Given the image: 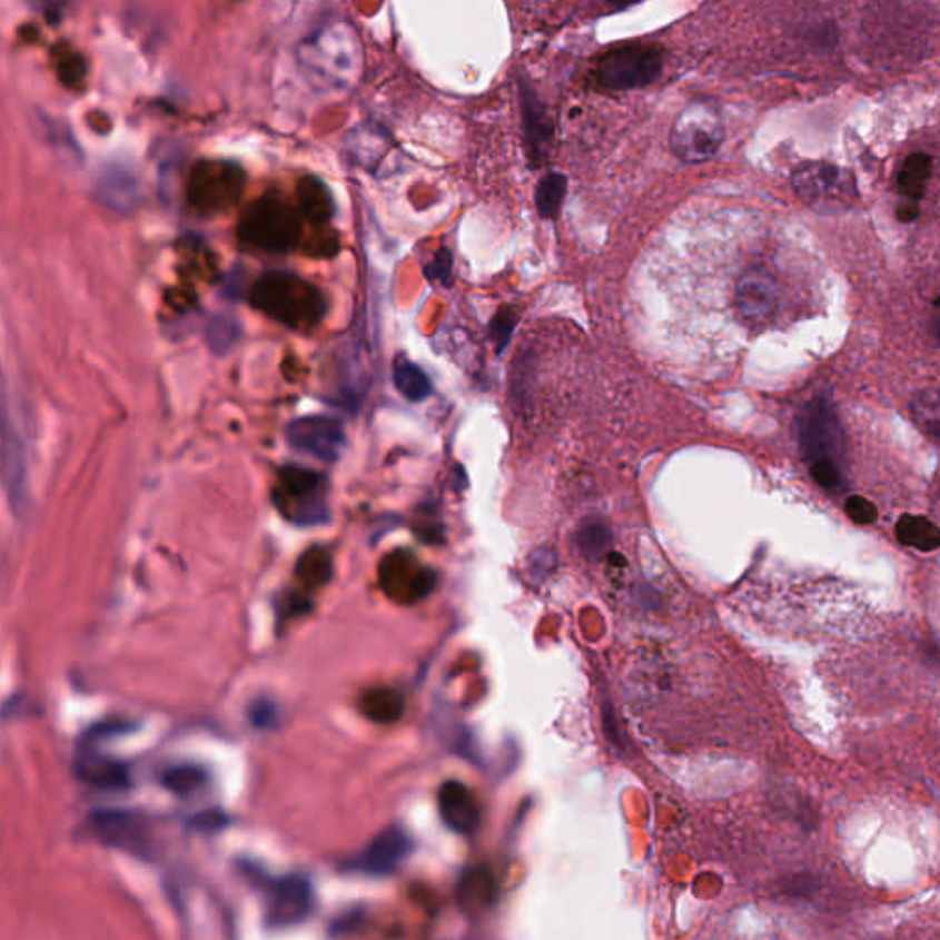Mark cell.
<instances>
[{
	"mask_svg": "<svg viewBox=\"0 0 940 940\" xmlns=\"http://www.w3.org/2000/svg\"><path fill=\"white\" fill-rule=\"evenodd\" d=\"M332 570V558L324 550H310L298 561L296 575L309 586H320L329 578Z\"/></svg>",
	"mask_w": 940,
	"mask_h": 940,
	"instance_id": "603a6c76",
	"label": "cell"
},
{
	"mask_svg": "<svg viewBox=\"0 0 940 940\" xmlns=\"http://www.w3.org/2000/svg\"><path fill=\"white\" fill-rule=\"evenodd\" d=\"M663 69V50L652 42H629L595 58L590 83L604 92H623L651 85Z\"/></svg>",
	"mask_w": 940,
	"mask_h": 940,
	"instance_id": "7a4b0ae2",
	"label": "cell"
},
{
	"mask_svg": "<svg viewBox=\"0 0 940 940\" xmlns=\"http://www.w3.org/2000/svg\"><path fill=\"white\" fill-rule=\"evenodd\" d=\"M933 162L924 152H914L906 158L899 174V188L909 199L919 200L924 197L926 185L931 177Z\"/></svg>",
	"mask_w": 940,
	"mask_h": 940,
	"instance_id": "ffe728a7",
	"label": "cell"
},
{
	"mask_svg": "<svg viewBox=\"0 0 940 940\" xmlns=\"http://www.w3.org/2000/svg\"><path fill=\"white\" fill-rule=\"evenodd\" d=\"M463 900L474 906H487L494 899V880L484 869L468 872L462 880Z\"/></svg>",
	"mask_w": 940,
	"mask_h": 940,
	"instance_id": "cb8c5ba5",
	"label": "cell"
},
{
	"mask_svg": "<svg viewBox=\"0 0 940 940\" xmlns=\"http://www.w3.org/2000/svg\"><path fill=\"white\" fill-rule=\"evenodd\" d=\"M809 468L815 484L821 485L823 489L835 491L843 487L845 476H843V467L838 465V463L821 462L810 465Z\"/></svg>",
	"mask_w": 940,
	"mask_h": 940,
	"instance_id": "4316f807",
	"label": "cell"
},
{
	"mask_svg": "<svg viewBox=\"0 0 940 940\" xmlns=\"http://www.w3.org/2000/svg\"><path fill=\"white\" fill-rule=\"evenodd\" d=\"M92 823L101 840L126 851H142L148 840V832L142 821H138L129 812H120V810L96 812L92 815Z\"/></svg>",
	"mask_w": 940,
	"mask_h": 940,
	"instance_id": "5bb4252c",
	"label": "cell"
},
{
	"mask_svg": "<svg viewBox=\"0 0 940 940\" xmlns=\"http://www.w3.org/2000/svg\"><path fill=\"white\" fill-rule=\"evenodd\" d=\"M566 177L561 174H550L541 180V185L536 188L535 202L536 210L542 217L553 219L558 216L566 197Z\"/></svg>",
	"mask_w": 940,
	"mask_h": 940,
	"instance_id": "7402d4cb",
	"label": "cell"
},
{
	"mask_svg": "<svg viewBox=\"0 0 940 940\" xmlns=\"http://www.w3.org/2000/svg\"><path fill=\"white\" fill-rule=\"evenodd\" d=\"M437 810L445 827L456 834L471 835L478 830L482 820L478 799L459 781L443 784L437 792Z\"/></svg>",
	"mask_w": 940,
	"mask_h": 940,
	"instance_id": "4fadbf2b",
	"label": "cell"
},
{
	"mask_svg": "<svg viewBox=\"0 0 940 940\" xmlns=\"http://www.w3.org/2000/svg\"><path fill=\"white\" fill-rule=\"evenodd\" d=\"M426 276L432 279V281H437V284L443 285H451L452 278V254L451 250L447 248H442L439 253L436 254V258L432 261L428 267H426Z\"/></svg>",
	"mask_w": 940,
	"mask_h": 940,
	"instance_id": "f1b7e54d",
	"label": "cell"
},
{
	"mask_svg": "<svg viewBox=\"0 0 940 940\" xmlns=\"http://www.w3.org/2000/svg\"><path fill=\"white\" fill-rule=\"evenodd\" d=\"M669 142L682 162L710 160L724 142V123L715 103L696 100L683 107L674 120Z\"/></svg>",
	"mask_w": 940,
	"mask_h": 940,
	"instance_id": "3957f363",
	"label": "cell"
},
{
	"mask_svg": "<svg viewBox=\"0 0 940 940\" xmlns=\"http://www.w3.org/2000/svg\"><path fill=\"white\" fill-rule=\"evenodd\" d=\"M931 329H933V335H936L937 342L940 344V300H937L933 316H931Z\"/></svg>",
	"mask_w": 940,
	"mask_h": 940,
	"instance_id": "d6a6232c",
	"label": "cell"
},
{
	"mask_svg": "<svg viewBox=\"0 0 940 940\" xmlns=\"http://www.w3.org/2000/svg\"><path fill=\"white\" fill-rule=\"evenodd\" d=\"M79 778L98 789H123L129 784L127 768L107 756L85 753L78 761Z\"/></svg>",
	"mask_w": 940,
	"mask_h": 940,
	"instance_id": "9a60e30c",
	"label": "cell"
},
{
	"mask_svg": "<svg viewBox=\"0 0 940 940\" xmlns=\"http://www.w3.org/2000/svg\"><path fill=\"white\" fill-rule=\"evenodd\" d=\"M410 852V835L400 827H388L366 847V851L357 858L355 867L374 877H386L405 862Z\"/></svg>",
	"mask_w": 940,
	"mask_h": 940,
	"instance_id": "7c38bea8",
	"label": "cell"
},
{
	"mask_svg": "<svg viewBox=\"0 0 940 940\" xmlns=\"http://www.w3.org/2000/svg\"><path fill=\"white\" fill-rule=\"evenodd\" d=\"M239 337V324L230 316H217L208 327V344L216 353H226Z\"/></svg>",
	"mask_w": 940,
	"mask_h": 940,
	"instance_id": "d4e9b609",
	"label": "cell"
},
{
	"mask_svg": "<svg viewBox=\"0 0 940 940\" xmlns=\"http://www.w3.org/2000/svg\"><path fill=\"white\" fill-rule=\"evenodd\" d=\"M792 182L799 199L814 210H847L857 197L852 175L834 164H804L793 174Z\"/></svg>",
	"mask_w": 940,
	"mask_h": 940,
	"instance_id": "5b68a950",
	"label": "cell"
},
{
	"mask_svg": "<svg viewBox=\"0 0 940 940\" xmlns=\"http://www.w3.org/2000/svg\"><path fill=\"white\" fill-rule=\"evenodd\" d=\"M326 479L304 467H285L279 473V507L296 524H316L326 518Z\"/></svg>",
	"mask_w": 940,
	"mask_h": 940,
	"instance_id": "8992f818",
	"label": "cell"
},
{
	"mask_svg": "<svg viewBox=\"0 0 940 940\" xmlns=\"http://www.w3.org/2000/svg\"><path fill=\"white\" fill-rule=\"evenodd\" d=\"M403 710L405 700L395 689H374L363 699L364 715L377 724H392L403 715Z\"/></svg>",
	"mask_w": 940,
	"mask_h": 940,
	"instance_id": "ac0fdd59",
	"label": "cell"
},
{
	"mask_svg": "<svg viewBox=\"0 0 940 940\" xmlns=\"http://www.w3.org/2000/svg\"><path fill=\"white\" fill-rule=\"evenodd\" d=\"M799 445L804 462L810 465L834 462L843 467L845 462V432L840 417L827 395H818L804 406L799 417Z\"/></svg>",
	"mask_w": 940,
	"mask_h": 940,
	"instance_id": "277c9868",
	"label": "cell"
},
{
	"mask_svg": "<svg viewBox=\"0 0 940 940\" xmlns=\"http://www.w3.org/2000/svg\"><path fill=\"white\" fill-rule=\"evenodd\" d=\"M287 443L295 451L304 452L321 462H337L346 434L340 420L326 415H307L287 426Z\"/></svg>",
	"mask_w": 940,
	"mask_h": 940,
	"instance_id": "30bf717a",
	"label": "cell"
},
{
	"mask_svg": "<svg viewBox=\"0 0 940 940\" xmlns=\"http://www.w3.org/2000/svg\"><path fill=\"white\" fill-rule=\"evenodd\" d=\"M436 584L434 572L406 552H395L380 564V586L392 600L415 603L431 594Z\"/></svg>",
	"mask_w": 940,
	"mask_h": 940,
	"instance_id": "9c48e42d",
	"label": "cell"
},
{
	"mask_svg": "<svg viewBox=\"0 0 940 940\" xmlns=\"http://www.w3.org/2000/svg\"><path fill=\"white\" fill-rule=\"evenodd\" d=\"M394 383L395 388L399 389V394L412 403L425 400L432 394V383L428 375L417 364L412 363L403 355L395 358Z\"/></svg>",
	"mask_w": 940,
	"mask_h": 940,
	"instance_id": "e0dca14e",
	"label": "cell"
},
{
	"mask_svg": "<svg viewBox=\"0 0 940 940\" xmlns=\"http://www.w3.org/2000/svg\"><path fill=\"white\" fill-rule=\"evenodd\" d=\"M900 544L919 552H936L940 547L939 527L926 516L903 515L894 527Z\"/></svg>",
	"mask_w": 940,
	"mask_h": 940,
	"instance_id": "2e32d148",
	"label": "cell"
},
{
	"mask_svg": "<svg viewBox=\"0 0 940 940\" xmlns=\"http://www.w3.org/2000/svg\"><path fill=\"white\" fill-rule=\"evenodd\" d=\"M779 305V284L770 268L755 265L741 274L735 284V309L750 326L772 320Z\"/></svg>",
	"mask_w": 940,
	"mask_h": 940,
	"instance_id": "52a82bcc",
	"label": "cell"
},
{
	"mask_svg": "<svg viewBox=\"0 0 940 940\" xmlns=\"http://www.w3.org/2000/svg\"><path fill=\"white\" fill-rule=\"evenodd\" d=\"M911 415L926 436L940 442V389H924L914 395Z\"/></svg>",
	"mask_w": 940,
	"mask_h": 940,
	"instance_id": "44dd1931",
	"label": "cell"
},
{
	"mask_svg": "<svg viewBox=\"0 0 940 940\" xmlns=\"http://www.w3.org/2000/svg\"><path fill=\"white\" fill-rule=\"evenodd\" d=\"M313 893L307 880L300 877L281 878L274 882L268 899V924L295 926L309 914Z\"/></svg>",
	"mask_w": 940,
	"mask_h": 940,
	"instance_id": "8fae6325",
	"label": "cell"
},
{
	"mask_svg": "<svg viewBox=\"0 0 940 940\" xmlns=\"http://www.w3.org/2000/svg\"><path fill=\"white\" fill-rule=\"evenodd\" d=\"M899 217L900 221L903 222L914 221L919 217V206L914 205V202H906V205L899 208Z\"/></svg>",
	"mask_w": 940,
	"mask_h": 940,
	"instance_id": "1f68e13d",
	"label": "cell"
},
{
	"mask_svg": "<svg viewBox=\"0 0 940 940\" xmlns=\"http://www.w3.org/2000/svg\"><path fill=\"white\" fill-rule=\"evenodd\" d=\"M253 304L293 329H310L326 315V300L315 285L289 273H267L253 287Z\"/></svg>",
	"mask_w": 940,
	"mask_h": 940,
	"instance_id": "6da1fadb",
	"label": "cell"
},
{
	"mask_svg": "<svg viewBox=\"0 0 940 940\" xmlns=\"http://www.w3.org/2000/svg\"><path fill=\"white\" fill-rule=\"evenodd\" d=\"M98 191L103 202L116 210L131 208L137 202V180L132 179V175L123 174L121 169L103 175Z\"/></svg>",
	"mask_w": 940,
	"mask_h": 940,
	"instance_id": "d6986e66",
	"label": "cell"
},
{
	"mask_svg": "<svg viewBox=\"0 0 940 940\" xmlns=\"http://www.w3.org/2000/svg\"><path fill=\"white\" fill-rule=\"evenodd\" d=\"M845 513L852 522L862 526H869L878 518L877 507L863 496H849L845 502Z\"/></svg>",
	"mask_w": 940,
	"mask_h": 940,
	"instance_id": "83f0119b",
	"label": "cell"
},
{
	"mask_svg": "<svg viewBox=\"0 0 940 940\" xmlns=\"http://www.w3.org/2000/svg\"><path fill=\"white\" fill-rule=\"evenodd\" d=\"M164 784L166 789L175 793H189L199 789L200 784L205 783V772L200 768L195 766H177L171 768L164 773Z\"/></svg>",
	"mask_w": 940,
	"mask_h": 940,
	"instance_id": "484cf974",
	"label": "cell"
},
{
	"mask_svg": "<svg viewBox=\"0 0 940 940\" xmlns=\"http://www.w3.org/2000/svg\"><path fill=\"white\" fill-rule=\"evenodd\" d=\"M241 234L248 243L265 248H289L298 236L295 214L279 200H259L243 219Z\"/></svg>",
	"mask_w": 940,
	"mask_h": 940,
	"instance_id": "ba28073f",
	"label": "cell"
},
{
	"mask_svg": "<svg viewBox=\"0 0 940 940\" xmlns=\"http://www.w3.org/2000/svg\"><path fill=\"white\" fill-rule=\"evenodd\" d=\"M515 324L516 316L511 309L502 310V313H498V316L494 318L493 338L498 342L499 349H502V347L507 344V340H509L511 332H513Z\"/></svg>",
	"mask_w": 940,
	"mask_h": 940,
	"instance_id": "f546056e",
	"label": "cell"
},
{
	"mask_svg": "<svg viewBox=\"0 0 940 940\" xmlns=\"http://www.w3.org/2000/svg\"><path fill=\"white\" fill-rule=\"evenodd\" d=\"M250 716H253V722L258 725V728H268V725H273L274 720H276V705H274L273 702H268V700L258 702V704H254Z\"/></svg>",
	"mask_w": 940,
	"mask_h": 940,
	"instance_id": "4dcf8cb0",
	"label": "cell"
}]
</instances>
